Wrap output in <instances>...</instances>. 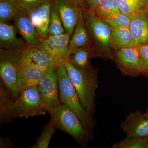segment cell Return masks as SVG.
Wrapping results in <instances>:
<instances>
[{
    "label": "cell",
    "instance_id": "cell-25",
    "mask_svg": "<svg viewBox=\"0 0 148 148\" xmlns=\"http://www.w3.org/2000/svg\"><path fill=\"white\" fill-rule=\"evenodd\" d=\"M93 12L100 18L104 19L119 13L121 11L115 0H107Z\"/></svg>",
    "mask_w": 148,
    "mask_h": 148
},
{
    "label": "cell",
    "instance_id": "cell-37",
    "mask_svg": "<svg viewBox=\"0 0 148 148\" xmlns=\"http://www.w3.org/2000/svg\"><path fill=\"white\" fill-rule=\"evenodd\" d=\"M147 138V142L148 143V138Z\"/></svg>",
    "mask_w": 148,
    "mask_h": 148
},
{
    "label": "cell",
    "instance_id": "cell-28",
    "mask_svg": "<svg viewBox=\"0 0 148 148\" xmlns=\"http://www.w3.org/2000/svg\"><path fill=\"white\" fill-rule=\"evenodd\" d=\"M113 148H148L146 138H126L112 146Z\"/></svg>",
    "mask_w": 148,
    "mask_h": 148
},
{
    "label": "cell",
    "instance_id": "cell-27",
    "mask_svg": "<svg viewBox=\"0 0 148 148\" xmlns=\"http://www.w3.org/2000/svg\"><path fill=\"white\" fill-rule=\"evenodd\" d=\"M133 17H130L121 12L113 16L103 19L111 28L129 29Z\"/></svg>",
    "mask_w": 148,
    "mask_h": 148
},
{
    "label": "cell",
    "instance_id": "cell-7",
    "mask_svg": "<svg viewBox=\"0 0 148 148\" xmlns=\"http://www.w3.org/2000/svg\"><path fill=\"white\" fill-rule=\"evenodd\" d=\"M37 86L45 105L55 107L61 104L58 92L57 69L47 70Z\"/></svg>",
    "mask_w": 148,
    "mask_h": 148
},
{
    "label": "cell",
    "instance_id": "cell-14",
    "mask_svg": "<svg viewBox=\"0 0 148 148\" xmlns=\"http://www.w3.org/2000/svg\"><path fill=\"white\" fill-rule=\"evenodd\" d=\"M52 1L47 0L35 8L28 11L29 17L36 29L40 38H45L49 36Z\"/></svg>",
    "mask_w": 148,
    "mask_h": 148
},
{
    "label": "cell",
    "instance_id": "cell-2",
    "mask_svg": "<svg viewBox=\"0 0 148 148\" xmlns=\"http://www.w3.org/2000/svg\"><path fill=\"white\" fill-rule=\"evenodd\" d=\"M64 65L82 107L92 116L95 112V95L98 88L97 71L92 67L87 70H77L68 61Z\"/></svg>",
    "mask_w": 148,
    "mask_h": 148
},
{
    "label": "cell",
    "instance_id": "cell-30",
    "mask_svg": "<svg viewBox=\"0 0 148 148\" xmlns=\"http://www.w3.org/2000/svg\"><path fill=\"white\" fill-rule=\"evenodd\" d=\"M47 0H18V7L27 11L35 8Z\"/></svg>",
    "mask_w": 148,
    "mask_h": 148
},
{
    "label": "cell",
    "instance_id": "cell-5",
    "mask_svg": "<svg viewBox=\"0 0 148 148\" xmlns=\"http://www.w3.org/2000/svg\"><path fill=\"white\" fill-rule=\"evenodd\" d=\"M18 117L28 118L45 114V104L37 86L24 88L16 100Z\"/></svg>",
    "mask_w": 148,
    "mask_h": 148
},
{
    "label": "cell",
    "instance_id": "cell-17",
    "mask_svg": "<svg viewBox=\"0 0 148 148\" xmlns=\"http://www.w3.org/2000/svg\"><path fill=\"white\" fill-rule=\"evenodd\" d=\"M145 9L133 16L130 27L133 38L138 46L148 44V17Z\"/></svg>",
    "mask_w": 148,
    "mask_h": 148
},
{
    "label": "cell",
    "instance_id": "cell-4",
    "mask_svg": "<svg viewBox=\"0 0 148 148\" xmlns=\"http://www.w3.org/2000/svg\"><path fill=\"white\" fill-rule=\"evenodd\" d=\"M21 51L5 50L1 49V80L16 100L21 90L19 70L21 63Z\"/></svg>",
    "mask_w": 148,
    "mask_h": 148
},
{
    "label": "cell",
    "instance_id": "cell-1",
    "mask_svg": "<svg viewBox=\"0 0 148 148\" xmlns=\"http://www.w3.org/2000/svg\"><path fill=\"white\" fill-rule=\"evenodd\" d=\"M45 108L56 129L67 132L81 147H86L94 140L92 131L84 126L76 114L67 105L62 103L55 107L45 105Z\"/></svg>",
    "mask_w": 148,
    "mask_h": 148
},
{
    "label": "cell",
    "instance_id": "cell-29",
    "mask_svg": "<svg viewBox=\"0 0 148 148\" xmlns=\"http://www.w3.org/2000/svg\"><path fill=\"white\" fill-rule=\"evenodd\" d=\"M143 75H148V44L138 46Z\"/></svg>",
    "mask_w": 148,
    "mask_h": 148
},
{
    "label": "cell",
    "instance_id": "cell-26",
    "mask_svg": "<svg viewBox=\"0 0 148 148\" xmlns=\"http://www.w3.org/2000/svg\"><path fill=\"white\" fill-rule=\"evenodd\" d=\"M56 129L53 123L50 120L46 125L39 138L31 148H47Z\"/></svg>",
    "mask_w": 148,
    "mask_h": 148
},
{
    "label": "cell",
    "instance_id": "cell-22",
    "mask_svg": "<svg viewBox=\"0 0 148 148\" xmlns=\"http://www.w3.org/2000/svg\"><path fill=\"white\" fill-rule=\"evenodd\" d=\"M121 12L130 17L142 12L146 9L145 0H115Z\"/></svg>",
    "mask_w": 148,
    "mask_h": 148
},
{
    "label": "cell",
    "instance_id": "cell-13",
    "mask_svg": "<svg viewBox=\"0 0 148 148\" xmlns=\"http://www.w3.org/2000/svg\"><path fill=\"white\" fill-rule=\"evenodd\" d=\"M126 138L148 137V119L140 111L130 113L121 124Z\"/></svg>",
    "mask_w": 148,
    "mask_h": 148
},
{
    "label": "cell",
    "instance_id": "cell-33",
    "mask_svg": "<svg viewBox=\"0 0 148 148\" xmlns=\"http://www.w3.org/2000/svg\"><path fill=\"white\" fill-rule=\"evenodd\" d=\"M77 5L79 6L81 9L84 8L85 2L86 0H72Z\"/></svg>",
    "mask_w": 148,
    "mask_h": 148
},
{
    "label": "cell",
    "instance_id": "cell-32",
    "mask_svg": "<svg viewBox=\"0 0 148 148\" xmlns=\"http://www.w3.org/2000/svg\"><path fill=\"white\" fill-rule=\"evenodd\" d=\"M14 146L9 138H0V148H12Z\"/></svg>",
    "mask_w": 148,
    "mask_h": 148
},
{
    "label": "cell",
    "instance_id": "cell-35",
    "mask_svg": "<svg viewBox=\"0 0 148 148\" xmlns=\"http://www.w3.org/2000/svg\"><path fill=\"white\" fill-rule=\"evenodd\" d=\"M145 116L148 119V110L144 114Z\"/></svg>",
    "mask_w": 148,
    "mask_h": 148
},
{
    "label": "cell",
    "instance_id": "cell-36",
    "mask_svg": "<svg viewBox=\"0 0 148 148\" xmlns=\"http://www.w3.org/2000/svg\"><path fill=\"white\" fill-rule=\"evenodd\" d=\"M145 12L146 15H147V17H148V8H146Z\"/></svg>",
    "mask_w": 148,
    "mask_h": 148
},
{
    "label": "cell",
    "instance_id": "cell-6",
    "mask_svg": "<svg viewBox=\"0 0 148 148\" xmlns=\"http://www.w3.org/2000/svg\"><path fill=\"white\" fill-rule=\"evenodd\" d=\"M84 18L89 35H91L96 42L103 47L108 57L112 58L110 50L112 34L110 26L92 11H87Z\"/></svg>",
    "mask_w": 148,
    "mask_h": 148
},
{
    "label": "cell",
    "instance_id": "cell-11",
    "mask_svg": "<svg viewBox=\"0 0 148 148\" xmlns=\"http://www.w3.org/2000/svg\"><path fill=\"white\" fill-rule=\"evenodd\" d=\"M14 26L29 46L38 47L40 38L28 11L17 7L14 18Z\"/></svg>",
    "mask_w": 148,
    "mask_h": 148
},
{
    "label": "cell",
    "instance_id": "cell-10",
    "mask_svg": "<svg viewBox=\"0 0 148 148\" xmlns=\"http://www.w3.org/2000/svg\"><path fill=\"white\" fill-rule=\"evenodd\" d=\"M21 59L23 63L45 70L52 68L58 69L66 62L49 55L38 47L29 46L21 51Z\"/></svg>",
    "mask_w": 148,
    "mask_h": 148
},
{
    "label": "cell",
    "instance_id": "cell-3",
    "mask_svg": "<svg viewBox=\"0 0 148 148\" xmlns=\"http://www.w3.org/2000/svg\"><path fill=\"white\" fill-rule=\"evenodd\" d=\"M59 96L61 103L69 106L76 114L86 129L92 131L96 126V122L82 107L75 88L68 75L64 64L57 69Z\"/></svg>",
    "mask_w": 148,
    "mask_h": 148
},
{
    "label": "cell",
    "instance_id": "cell-12",
    "mask_svg": "<svg viewBox=\"0 0 148 148\" xmlns=\"http://www.w3.org/2000/svg\"><path fill=\"white\" fill-rule=\"evenodd\" d=\"M64 29L71 37L79 21L81 9L72 0H53Z\"/></svg>",
    "mask_w": 148,
    "mask_h": 148
},
{
    "label": "cell",
    "instance_id": "cell-19",
    "mask_svg": "<svg viewBox=\"0 0 148 148\" xmlns=\"http://www.w3.org/2000/svg\"><path fill=\"white\" fill-rule=\"evenodd\" d=\"M90 42V35L82 12L78 23L70 39L69 46L70 55L73 51L77 49L89 47Z\"/></svg>",
    "mask_w": 148,
    "mask_h": 148
},
{
    "label": "cell",
    "instance_id": "cell-20",
    "mask_svg": "<svg viewBox=\"0 0 148 148\" xmlns=\"http://www.w3.org/2000/svg\"><path fill=\"white\" fill-rule=\"evenodd\" d=\"M92 56V51L89 47L80 48L71 53L68 62L77 70H87L92 67L90 60Z\"/></svg>",
    "mask_w": 148,
    "mask_h": 148
},
{
    "label": "cell",
    "instance_id": "cell-9",
    "mask_svg": "<svg viewBox=\"0 0 148 148\" xmlns=\"http://www.w3.org/2000/svg\"><path fill=\"white\" fill-rule=\"evenodd\" d=\"M70 39L71 36L66 33L49 36L45 38H40L39 45L37 47L49 55L67 62L70 56L69 46Z\"/></svg>",
    "mask_w": 148,
    "mask_h": 148
},
{
    "label": "cell",
    "instance_id": "cell-15",
    "mask_svg": "<svg viewBox=\"0 0 148 148\" xmlns=\"http://www.w3.org/2000/svg\"><path fill=\"white\" fill-rule=\"evenodd\" d=\"M18 117L16 99L0 81V122L7 123Z\"/></svg>",
    "mask_w": 148,
    "mask_h": 148
},
{
    "label": "cell",
    "instance_id": "cell-31",
    "mask_svg": "<svg viewBox=\"0 0 148 148\" xmlns=\"http://www.w3.org/2000/svg\"><path fill=\"white\" fill-rule=\"evenodd\" d=\"M107 0H86L89 6H90V10H95V9L98 6L106 2Z\"/></svg>",
    "mask_w": 148,
    "mask_h": 148
},
{
    "label": "cell",
    "instance_id": "cell-16",
    "mask_svg": "<svg viewBox=\"0 0 148 148\" xmlns=\"http://www.w3.org/2000/svg\"><path fill=\"white\" fill-rule=\"evenodd\" d=\"M14 25L0 23V47L1 49L21 51L29 46L26 42L18 38Z\"/></svg>",
    "mask_w": 148,
    "mask_h": 148
},
{
    "label": "cell",
    "instance_id": "cell-18",
    "mask_svg": "<svg viewBox=\"0 0 148 148\" xmlns=\"http://www.w3.org/2000/svg\"><path fill=\"white\" fill-rule=\"evenodd\" d=\"M19 70L21 90L24 88L37 86L47 71L21 61Z\"/></svg>",
    "mask_w": 148,
    "mask_h": 148
},
{
    "label": "cell",
    "instance_id": "cell-21",
    "mask_svg": "<svg viewBox=\"0 0 148 148\" xmlns=\"http://www.w3.org/2000/svg\"><path fill=\"white\" fill-rule=\"evenodd\" d=\"M112 40L120 49L138 46L133 38L129 29L112 28Z\"/></svg>",
    "mask_w": 148,
    "mask_h": 148
},
{
    "label": "cell",
    "instance_id": "cell-23",
    "mask_svg": "<svg viewBox=\"0 0 148 148\" xmlns=\"http://www.w3.org/2000/svg\"><path fill=\"white\" fill-rule=\"evenodd\" d=\"M66 33L59 12L54 1L52 0L51 8V16L49 36H57Z\"/></svg>",
    "mask_w": 148,
    "mask_h": 148
},
{
    "label": "cell",
    "instance_id": "cell-34",
    "mask_svg": "<svg viewBox=\"0 0 148 148\" xmlns=\"http://www.w3.org/2000/svg\"><path fill=\"white\" fill-rule=\"evenodd\" d=\"M146 8H148V0H145Z\"/></svg>",
    "mask_w": 148,
    "mask_h": 148
},
{
    "label": "cell",
    "instance_id": "cell-8",
    "mask_svg": "<svg viewBox=\"0 0 148 148\" xmlns=\"http://www.w3.org/2000/svg\"><path fill=\"white\" fill-rule=\"evenodd\" d=\"M116 59L118 67L125 75L135 77L143 74L138 46L120 49Z\"/></svg>",
    "mask_w": 148,
    "mask_h": 148
},
{
    "label": "cell",
    "instance_id": "cell-24",
    "mask_svg": "<svg viewBox=\"0 0 148 148\" xmlns=\"http://www.w3.org/2000/svg\"><path fill=\"white\" fill-rule=\"evenodd\" d=\"M18 5V0H0V23L13 20Z\"/></svg>",
    "mask_w": 148,
    "mask_h": 148
}]
</instances>
